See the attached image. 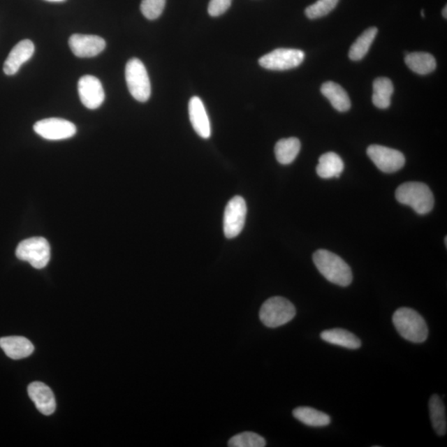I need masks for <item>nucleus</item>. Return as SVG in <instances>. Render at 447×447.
Listing matches in <instances>:
<instances>
[{
	"mask_svg": "<svg viewBox=\"0 0 447 447\" xmlns=\"http://www.w3.org/2000/svg\"><path fill=\"white\" fill-rule=\"evenodd\" d=\"M313 262L317 270L330 283L341 287H347L352 283L351 267L337 254L326 249H319L313 254Z\"/></svg>",
	"mask_w": 447,
	"mask_h": 447,
	"instance_id": "nucleus-1",
	"label": "nucleus"
},
{
	"mask_svg": "<svg viewBox=\"0 0 447 447\" xmlns=\"http://www.w3.org/2000/svg\"><path fill=\"white\" fill-rule=\"evenodd\" d=\"M393 323L402 338L413 343H423L428 337V328L423 317L409 307H401L393 316Z\"/></svg>",
	"mask_w": 447,
	"mask_h": 447,
	"instance_id": "nucleus-2",
	"label": "nucleus"
},
{
	"mask_svg": "<svg viewBox=\"0 0 447 447\" xmlns=\"http://www.w3.org/2000/svg\"><path fill=\"white\" fill-rule=\"evenodd\" d=\"M396 199L401 204L409 205L419 214H426L434 207V196L429 187L422 182H410L397 187Z\"/></svg>",
	"mask_w": 447,
	"mask_h": 447,
	"instance_id": "nucleus-3",
	"label": "nucleus"
},
{
	"mask_svg": "<svg viewBox=\"0 0 447 447\" xmlns=\"http://www.w3.org/2000/svg\"><path fill=\"white\" fill-rule=\"evenodd\" d=\"M296 313V308L288 299L272 297L263 302L259 311V319L267 328H276L290 323Z\"/></svg>",
	"mask_w": 447,
	"mask_h": 447,
	"instance_id": "nucleus-4",
	"label": "nucleus"
},
{
	"mask_svg": "<svg viewBox=\"0 0 447 447\" xmlns=\"http://www.w3.org/2000/svg\"><path fill=\"white\" fill-rule=\"evenodd\" d=\"M125 79L132 96L138 101L146 102L151 96V83L144 64L138 58L129 60L125 67Z\"/></svg>",
	"mask_w": 447,
	"mask_h": 447,
	"instance_id": "nucleus-5",
	"label": "nucleus"
},
{
	"mask_svg": "<svg viewBox=\"0 0 447 447\" xmlns=\"http://www.w3.org/2000/svg\"><path fill=\"white\" fill-rule=\"evenodd\" d=\"M16 256L20 261L29 262L37 270H42L50 261V245L43 237H33L17 245Z\"/></svg>",
	"mask_w": 447,
	"mask_h": 447,
	"instance_id": "nucleus-6",
	"label": "nucleus"
},
{
	"mask_svg": "<svg viewBox=\"0 0 447 447\" xmlns=\"http://www.w3.org/2000/svg\"><path fill=\"white\" fill-rule=\"evenodd\" d=\"M305 53L298 49L279 48L263 56L258 64L263 68L272 71H286L302 64Z\"/></svg>",
	"mask_w": 447,
	"mask_h": 447,
	"instance_id": "nucleus-7",
	"label": "nucleus"
},
{
	"mask_svg": "<svg viewBox=\"0 0 447 447\" xmlns=\"http://www.w3.org/2000/svg\"><path fill=\"white\" fill-rule=\"evenodd\" d=\"M247 205L242 196H236L228 203L224 214V233L233 239L240 234L244 226Z\"/></svg>",
	"mask_w": 447,
	"mask_h": 447,
	"instance_id": "nucleus-8",
	"label": "nucleus"
},
{
	"mask_svg": "<svg viewBox=\"0 0 447 447\" xmlns=\"http://www.w3.org/2000/svg\"><path fill=\"white\" fill-rule=\"evenodd\" d=\"M367 154L380 171L393 173L399 171L405 165V156L401 152L381 145H371Z\"/></svg>",
	"mask_w": 447,
	"mask_h": 447,
	"instance_id": "nucleus-9",
	"label": "nucleus"
},
{
	"mask_svg": "<svg viewBox=\"0 0 447 447\" xmlns=\"http://www.w3.org/2000/svg\"><path fill=\"white\" fill-rule=\"evenodd\" d=\"M34 129L36 133L47 140H66L77 133V127L73 123L59 118L40 120L34 124Z\"/></svg>",
	"mask_w": 447,
	"mask_h": 447,
	"instance_id": "nucleus-10",
	"label": "nucleus"
},
{
	"mask_svg": "<svg viewBox=\"0 0 447 447\" xmlns=\"http://www.w3.org/2000/svg\"><path fill=\"white\" fill-rule=\"evenodd\" d=\"M80 101L89 110H96L105 101V91L101 80L93 75H84L78 82Z\"/></svg>",
	"mask_w": 447,
	"mask_h": 447,
	"instance_id": "nucleus-11",
	"label": "nucleus"
},
{
	"mask_svg": "<svg viewBox=\"0 0 447 447\" xmlns=\"http://www.w3.org/2000/svg\"><path fill=\"white\" fill-rule=\"evenodd\" d=\"M69 47L78 57H94L105 50L104 39L95 35L73 34L69 38Z\"/></svg>",
	"mask_w": 447,
	"mask_h": 447,
	"instance_id": "nucleus-12",
	"label": "nucleus"
},
{
	"mask_svg": "<svg viewBox=\"0 0 447 447\" xmlns=\"http://www.w3.org/2000/svg\"><path fill=\"white\" fill-rule=\"evenodd\" d=\"M35 51L34 44L29 39L17 43L8 54L3 65V71L8 75H15L20 67L31 59Z\"/></svg>",
	"mask_w": 447,
	"mask_h": 447,
	"instance_id": "nucleus-13",
	"label": "nucleus"
},
{
	"mask_svg": "<svg viewBox=\"0 0 447 447\" xmlns=\"http://www.w3.org/2000/svg\"><path fill=\"white\" fill-rule=\"evenodd\" d=\"M28 393L40 413L50 416L55 412L56 400L51 388L41 382L30 383Z\"/></svg>",
	"mask_w": 447,
	"mask_h": 447,
	"instance_id": "nucleus-14",
	"label": "nucleus"
},
{
	"mask_svg": "<svg viewBox=\"0 0 447 447\" xmlns=\"http://www.w3.org/2000/svg\"><path fill=\"white\" fill-rule=\"evenodd\" d=\"M189 117L192 127L200 137L203 138L211 137V123H210L203 102L198 96L192 97L189 101Z\"/></svg>",
	"mask_w": 447,
	"mask_h": 447,
	"instance_id": "nucleus-15",
	"label": "nucleus"
},
{
	"mask_svg": "<svg viewBox=\"0 0 447 447\" xmlns=\"http://www.w3.org/2000/svg\"><path fill=\"white\" fill-rule=\"evenodd\" d=\"M0 347L13 360L24 359L32 355L34 351L32 342L22 337L0 338Z\"/></svg>",
	"mask_w": 447,
	"mask_h": 447,
	"instance_id": "nucleus-16",
	"label": "nucleus"
},
{
	"mask_svg": "<svg viewBox=\"0 0 447 447\" xmlns=\"http://www.w3.org/2000/svg\"><path fill=\"white\" fill-rule=\"evenodd\" d=\"M321 338L332 345L346 348L349 350H358L361 346L360 339L356 335L341 328L324 330L321 333Z\"/></svg>",
	"mask_w": 447,
	"mask_h": 447,
	"instance_id": "nucleus-17",
	"label": "nucleus"
},
{
	"mask_svg": "<svg viewBox=\"0 0 447 447\" xmlns=\"http://www.w3.org/2000/svg\"><path fill=\"white\" fill-rule=\"evenodd\" d=\"M345 164L341 156L332 152L321 155L316 167V173L321 178L339 177L344 171Z\"/></svg>",
	"mask_w": 447,
	"mask_h": 447,
	"instance_id": "nucleus-18",
	"label": "nucleus"
},
{
	"mask_svg": "<svg viewBox=\"0 0 447 447\" xmlns=\"http://www.w3.org/2000/svg\"><path fill=\"white\" fill-rule=\"evenodd\" d=\"M323 95L328 98L334 108L339 112H346L351 109V102L348 94L339 85L328 82L321 88Z\"/></svg>",
	"mask_w": 447,
	"mask_h": 447,
	"instance_id": "nucleus-19",
	"label": "nucleus"
},
{
	"mask_svg": "<svg viewBox=\"0 0 447 447\" xmlns=\"http://www.w3.org/2000/svg\"><path fill=\"white\" fill-rule=\"evenodd\" d=\"M293 417L307 426L323 427L332 422L329 415L310 406H299L293 412Z\"/></svg>",
	"mask_w": 447,
	"mask_h": 447,
	"instance_id": "nucleus-20",
	"label": "nucleus"
},
{
	"mask_svg": "<svg viewBox=\"0 0 447 447\" xmlns=\"http://www.w3.org/2000/svg\"><path fill=\"white\" fill-rule=\"evenodd\" d=\"M405 62L410 70L419 75H427L436 69L435 57L427 52L409 53L405 57Z\"/></svg>",
	"mask_w": 447,
	"mask_h": 447,
	"instance_id": "nucleus-21",
	"label": "nucleus"
},
{
	"mask_svg": "<svg viewBox=\"0 0 447 447\" xmlns=\"http://www.w3.org/2000/svg\"><path fill=\"white\" fill-rule=\"evenodd\" d=\"M429 412L433 429L438 436H445L447 431L446 408L441 397L432 395L429 400Z\"/></svg>",
	"mask_w": 447,
	"mask_h": 447,
	"instance_id": "nucleus-22",
	"label": "nucleus"
},
{
	"mask_svg": "<svg viewBox=\"0 0 447 447\" xmlns=\"http://www.w3.org/2000/svg\"><path fill=\"white\" fill-rule=\"evenodd\" d=\"M301 149V142L297 138H283L277 142L274 153L281 164L288 165L296 159Z\"/></svg>",
	"mask_w": 447,
	"mask_h": 447,
	"instance_id": "nucleus-23",
	"label": "nucleus"
},
{
	"mask_svg": "<svg viewBox=\"0 0 447 447\" xmlns=\"http://www.w3.org/2000/svg\"><path fill=\"white\" fill-rule=\"evenodd\" d=\"M374 105L379 109H387L391 104V96L393 93V86L391 80L387 78H379L373 84Z\"/></svg>",
	"mask_w": 447,
	"mask_h": 447,
	"instance_id": "nucleus-24",
	"label": "nucleus"
},
{
	"mask_svg": "<svg viewBox=\"0 0 447 447\" xmlns=\"http://www.w3.org/2000/svg\"><path fill=\"white\" fill-rule=\"evenodd\" d=\"M378 34L377 28H369L365 30L356 41L353 43L350 52H349V57H350L352 61H360L363 59L367 52L369 50L371 45H372L375 37Z\"/></svg>",
	"mask_w": 447,
	"mask_h": 447,
	"instance_id": "nucleus-25",
	"label": "nucleus"
},
{
	"mask_svg": "<svg viewBox=\"0 0 447 447\" xmlns=\"http://www.w3.org/2000/svg\"><path fill=\"white\" fill-rule=\"evenodd\" d=\"M230 447H265L266 441L256 432H244L231 437L228 441Z\"/></svg>",
	"mask_w": 447,
	"mask_h": 447,
	"instance_id": "nucleus-26",
	"label": "nucleus"
},
{
	"mask_svg": "<svg viewBox=\"0 0 447 447\" xmlns=\"http://www.w3.org/2000/svg\"><path fill=\"white\" fill-rule=\"evenodd\" d=\"M339 0H318L307 7L305 13L308 19L316 20L328 15L337 7Z\"/></svg>",
	"mask_w": 447,
	"mask_h": 447,
	"instance_id": "nucleus-27",
	"label": "nucleus"
},
{
	"mask_svg": "<svg viewBox=\"0 0 447 447\" xmlns=\"http://www.w3.org/2000/svg\"><path fill=\"white\" fill-rule=\"evenodd\" d=\"M166 0H142L140 10L146 19L154 20L162 15Z\"/></svg>",
	"mask_w": 447,
	"mask_h": 447,
	"instance_id": "nucleus-28",
	"label": "nucleus"
},
{
	"mask_svg": "<svg viewBox=\"0 0 447 447\" xmlns=\"http://www.w3.org/2000/svg\"><path fill=\"white\" fill-rule=\"evenodd\" d=\"M232 0H211L208 6L209 15L219 17L225 13L231 6Z\"/></svg>",
	"mask_w": 447,
	"mask_h": 447,
	"instance_id": "nucleus-29",
	"label": "nucleus"
},
{
	"mask_svg": "<svg viewBox=\"0 0 447 447\" xmlns=\"http://www.w3.org/2000/svg\"><path fill=\"white\" fill-rule=\"evenodd\" d=\"M446 12H447V8L446 6H445V8H444V10H442V15H444L445 19H446L447 17Z\"/></svg>",
	"mask_w": 447,
	"mask_h": 447,
	"instance_id": "nucleus-30",
	"label": "nucleus"
},
{
	"mask_svg": "<svg viewBox=\"0 0 447 447\" xmlns=\"http://www.w3.org/2000/svg\"><path fill=\"white\" fill-rule=\"evenodd\" d=\"M47 1H50V2H62V1H65V0H47Z\"/></svg>",
	"mask_w": 447,
	"mask_h": 447,
	"instance_id": "nucleus-31",
	"label": "nucleus"
}]
</instances>
